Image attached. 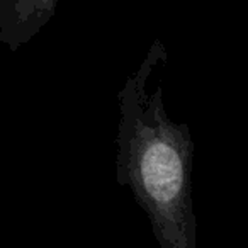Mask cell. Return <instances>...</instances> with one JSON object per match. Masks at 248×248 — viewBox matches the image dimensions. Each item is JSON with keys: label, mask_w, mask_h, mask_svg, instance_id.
Returning <instances> with one entry per match:
<instances>
[{"label": "cell", "mask_w": 248, "mask_h": 248, "mask_svg": "<svg viewBox=\"0 0 248 248\" xmlns=\"http://www.w3.org/2000/svg\"><path fill=\"white\" fill-rule=\"evenodd\" d=\"M167 62L165 45L155 39L117 93L116 180L146 213L160 248H197L190 129L169 116L162 87L148 92L150 77Z\"/></svg>", "instance_id": "obj_1"}, {"label": "cell", "mask_w": 248, "mask_h": 248, "mask_svg": "<svg viewBox=\"0 0 248 248\" xmlns=\"http://www.w3.org/2000/svg\"><path fill=\"white\" fill-rule=\"evenodd\" d=\"M58 0H0V43L17 51L55 16Z\"/></svg>", "instance_id": "obj_2"}]
</instances>
